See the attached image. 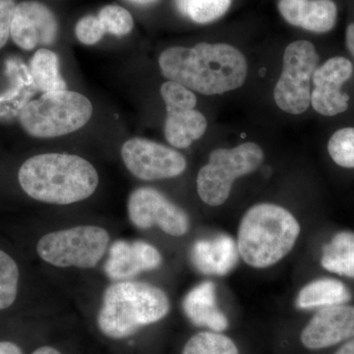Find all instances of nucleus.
<instances>
[{
    "label": "nucleus",
    "instance_id": "nucleus-8",
    "mask_svg": "<svg viewBox=\"0 0 354 354\" xmlns=\"http://www.w3.org/2000/svg\"><path fill=\"white\" fill-rule=\"evenodd\" d=\"M319 62L315 46L300 39L286 46L283 72L274 91L277 106L285 113L301 114L311 104L310 81Z\"/></svg>",
    "mask_w": 354,
    "mask_h": 354
},
{
    "label": "nucleus",
    "instance_id": "nucleus-9",
    "mask_svg": "<svg viewBox=\"0 0 354 354\" xmlns=\"http://www.w3.org/2000/svg\"><path fill=\"white\" fill-rule=\"evenodd\" d=\"M121 158L133 176L147 181L180 176L187 165L180 153L144 138L125 142L121 148Z\"/></svg>",
    "mask_w": 354,
    "mask_h": 354
},
{
    "label": "nucleus",
    "instance_id": "nucleus-2",
    "mask_svg": "<svg viewBox=\"0 0 354 354\" xmlns=\"http://www.w3.org/2000/svg\"><path fill=\"white\" fill-rule=\"evenodd\" d=\"M19 183L28 196L48 204L69 205L94 194L99 174L85 158L68 153H41L20 167Z\"/></svg>",
    "mask_w": 354,
    "mask_h": 354
},
{
    "label": "nucleus",
    "instance_id": "nucleus-15",
    "mask_svg": "<svg viewBox=\"0 0 354 354\" xmlns=\"http://www.w3.org/2000/svg\"><path fill=\"white\" fill-rule=\"evenodd\" d=\"M278 8L288 24L317 34L330 32L337 23L333 0H279Z\"/></svg>",
    "mask_w": 354,
    "mask_h": 354
},
{
    "label": "nucleus",
    "instance_id": "nucleus-17",
    "mask_svg": "<svg viewBox=\"0 0 354 354\" xmlns=\"http://www.w3.org/2000/svg\"><path fill=\"white\" fill-rule=\"evenodd\" d=\"M6 73L10 79V87L0 95V120L19 118L22 109L39 90L31 75V72L16 57L9 58L6 62Z\"/></svg>",
    "mask_w": 354,
    "mask_h": 354
},
{
    "label": "nucleus",
    "instance_id": "nucleus-32",
    "mask_svg": "<svg viewBox=\"0 0 354 354\" xmlns=\"http://www.w3.org/2000/svg\"><path fill=\"white\" fill-rule=\"evenodd\" d=\"M346 41L348 50L354 57V23L348 26L346 32Z\"/></svg>",
    "mask_w": 354,
    "mask_h": 354
},
{
    "label": "nucleus",
    "instance_id": "nucleus-30",
    "mask_svg": "<svg viewBox=\"0 0 354 354\" xmlns=\"http://www.w3.org/2000/svg\"><path fill=\"white\" fill-rule=\"evenodd\" d=\"M15 7V0H0V48L6 46L10 37Z\"/></svg>",
    "mask_w": 354,
    "mask_h": 354
},
{
    "label": "nucleus",
    "instance_id": "nucleus-13",
    "mask_svg": "<svg viewBox=\"0 0 354 354\" xmlns=\"http://www.w3.org/2000/svg\"><path fill=\"white\" fill-rule=\"evenodd\" d=\"M58 32L57 18L50 8L38 1H23L14 11L11 38L24 50L50 46Z\"/></svg>",
    "mask_w": 354,
    "mask_h": 354
},
{
    "label": "nucleus",
    "instance_id": "nucleus-25",
    "mask_svg": "<svg viewBox=\"0 0 354 354\" xmlns=\"http://www.w3.org/2000/svg\"><path fill=\"white\" fill-rule=\"evenodd\" d=\"M19 269L15 261L0 250V311L7 309L17 297Z\"/></svg>",
    "mask_w": 354,
    "mask_h": 354
},
{
    "label": "nucleus",
    "instance_id": "nucleus-29",
    "mask_svg": "<svg viewBox=\"0 0 354 354\" xmlns=\"http://www.w3.org/2000/svg\"><path fill=\"white\" fill-rule=\"evenodd\" d=\"M104 26H102L99 17L88 15L81 18L77 22L75 34L77 39L84 44L93 46L101 41L104 35L106 34Z\"/></svg>",
    "mask_w": 354,
    "mask_h": 354
},
{
    "label": "nucleus",
    "instance_id": "nucleus-22",
    "mask_svg": "<svg viewBox=\"0 0 354 354\" xmlns=\"http://www.w3.org/2000/svg\"><path fill=\"white\" fill-rule=\"evenodd\" d=\"M30 72L37 87L43 93L67 90L66 83L60 75L59 59L53 50H37L30 62Z\"/></svg>",
    "mask_w": 354,
    "mask_h": 354
},
{
    "label": "nucleus",
    "instance_id": "nucleus-16",
    "mask_svg": "<svg viewBox=\"0 0 354 354\" xmlns=\"http://www.w3.org/2000/svg\"><path fill=\"white\" fill-rule=\"evenodd\" d=\"M239 255L234 239L221 234L215 239L198 241L193 246L191 259L203 274L225 276L236 266Z\"/></svg>",
    "mask_w": 354,
    "mask_h": 354
},
{
    "label": "nucleus",
    "instance_id": "nucleus-10",
    "mask_svg": "<svg viewBox=\"0 0 354 354\" xmlns=\"http://www.w3.org/2000/svg\"><path fill=\"white\" fill-rule=\"evenodd\" d=\"M128 215L135 227L147 230L158 225L171 236H183L189 230V216L160 191L142 187L128 199Z\"/></svg>",
    "mask_w": 354,
    "mask_h": 354
},
{
    "label": "nucleus",
    "instance_id": "nucleus-1",
    "mask_svg": "<svg viewBox=\"0 0 354 354\" xmlns=\"http://www.w3.org/2000/svg\"><path fill=\"white\" fill-rule=\"evenodd\" d=\"M162 73L199 94L220 95L245 82L247 62L241 51L227 44H198L193 48L172 46L158 58Z\"/></svg>",
    "mask_w": 354,
    "mask_h": 354
},
{
    "label": "nucleus",
    "instance_id": "nucleus-26",
    "mask_svg": "<svg viewBox=\"0 0 354 354\" xmlns=\"http://www.w3.org/2000/svg\"><path fill=\"white\" fill-rule=\"evenodd\" d=\"M328 152L339 167L354 169V127L335 132L328 143Z\"/></svg>",
    "mask_w": 354,
    "mask_h": 354
},
{
    "label": "nucleus",
    "instance_id": "nucleus-21",
    "mask_svg": "<svg viewBox=\"0 0 354 354\" xmlns=\"http://www.w3.org/2000/svg\"><path fill=\"white\" fill-rule=\"evenodd\" d=\"M321 265L327 271L354 279V232L335 234L324 246Z\"/></svg>",
    "mask_w": 354,
    "mask_h": 354
},
{
    "label": "nucleus",
    "instance_id": "nucleus-33",
    "mask_svg": "<svg viewBox=\"0 0 354 354\" xmlns=\"http://www.w3.org/2000/svg\"><path fill=\"white\" fill-rule=\"evenodd\" d=\"M335 354H354V337L346 341V344H342Z\"/></svg>",
    "mask_w": 354,
    "mask_h": 354
},
{
    "label": "nucleus",
    "instance_id": "nucleus-4",
    "mask_svg": "<svg viewBox=\"0 0 354 354\" xmlns=\"http://www.w3.org/2000/svg\"><path fill=\"white\" fill-rule=\"evenodd\" d=\"M169 309V297L157 286L121 281L106 288L97 325L109 339H127L141 328L164 319Z\"/></svg>",
    "mask_w": 354,
    "mask_h": 354
},
{
    "label": "nucleus",
    "instance_id": "nucleus-23",
    "mask_svg": "<svg viewBox=\"0 0 354 354\" xmlns=\"http://www.w3.org/2000/svg\"><path fill=\"white\" fill-rule=\"evenodd\" d=\"M184 17L197 24H209L220 19L232 6V0H174Z\"/></svg>",
    "mask_w": 354,
    "mask_h": 354
},
{
    "label": "nucleus",
    "instance_id": "nucleus-14",
    "mask_svg": "<svg viewBox=\"0 0 354 354\" xmlns=\"http://www.w3.org/2000/svg\"><path fill=\"white\" fill-rule=\"evenodd\" d=\"M162 260L158 249L145 241H118L109 248L104 272L114 281L130 279L140 272L158 269Z\"/></svg>",
    "mask_w": 354,
    "mask_h": 354
},
{
    "label": "nucleus",
    "instance_id": "nucleus-24",
    "mask_svg": "<svg viewBox=\"0 0 354 354\" xmlns=\"http://www.w3.org/2000/svg\"><path fill=\"white\" fill-rule=\"evenodd\" d=\"M183 354H239V351L227 335L216 332H200L188 339Z\"/></svg>",
    "mask_w": 354,
    "mask_h": 354
},
{
    "label": "nucleus",
    "instance_id": "nucleus-35",
    "mask_svg": "<svg viewBox=\"0 0 354 354\" xmlns=\"http://www.w3.org/2000/svg\"><path fill=\"white\" fill-rule=\"evenodd\" d=\"M130 1L140 4V6H148V4H152L153 2L157 1V0H130Z\"/></svg>",
    "mask_w": 354,
    "mask_h": 354
},
{
    "label": "nucleus",
    "instance_id": "nucleus-7",
    "mask_svg": "<svg viewBox=\"0 0 354 354\" xmlns=\"http://www.w3.org/2000/svg\"><path fill=\"white\" fill-rule=\"evenodd\" d=\"M109 239L104 228L82 225L44 235L37 251L44 262L55 267L90 269L102 260Z\"/></svg>",
    "mask_w": 354,
    "mask_h": 354
},
{
    "label": "nucleus",
    "instance_id": "nucleus-11",
    "mask_svg": "<svg viewBox=\"0 0 354 354\" xmlns=\"http://www.w3.org/2000/svg\"><path fill=\"white\" fill-rule=\"evenodd\" d=\"M353 64L346 58H330L316 68L312 80L311 104L314 111L324 116H335L348 109V95L342 92V86L353 75Z\"/></svg>",
    "mask_w": 354,
    "mask_h": 354
},
{
    "label": "nucleus",
    "instance_id": "nucleus-6",
    "mask_svg": "<svg viewBox=\"0 0 354 354\" xmlns=\"http://www.w3.org/2000/svg\"><path fill=\"white\" fill-rule=\"evenodd\" d=\"M264 153L252 142L232 149H216L209 155V162L200 169L197 191L203 202L209 206H221L227 201L232 184L239 177L259 169Z\"/></svg>",
    "mask_w": 354,
    "mask_h": 354
},
{
    "label": "nucleus",
    "instance_id": "nucleus-31",
    "mask_svg": "<svg viewBox=\"0 0 354 354\" xmlns=\"http://www.w3.org/2000/svg\"><path fill=\"white\" fill-rule=\"evenodd\" d=\"M0 354H23L17 344L11 342H0Z\"/></svg>",
    "mask_w": 354,
    "mask_h": 354
},
{
    "label": "nucleus",
    "instance_id": "nucleus-18",
    "mask_svg": "<svg viewBox=\"0 0 354 354\" xmlns=\"http://www.w3.org/2000/svg\"><path fill=\"white\" fill-rule=\"evenodd\" d=\"M183 310L194 325L216 333L227 329V318L216 305V286L212 281H205L190 290L184 298Z\"/></svg>",
    "mask_w": 354,
    "mask_h": 354
},
{
    "label": "nucleus",
    "instance_id": "nucleus-28",
    "mask_svg": "<svg viewBox=\"0 0 354 354\" xmlns=\"http://www.w3.org/2000/svg\"><path fill=\"white\" fill-rule=\"evenodd\" d=\"M167 111H188L194 109L197 104L196 95L181 84L167 81L160 88Z\"/></svg>",
    "mask_w": 354,
    "mask_h": 354
},
{
    "label": "nucleus",
    "instance_id": "nucleus-20",
    "mask_svg": "<svg viewBox=\"0 0 354 354\" xmlns=\"http://www.w3.org/2000/svg\"><path fill=\"white\" fill-rule=\"evenodd\" d=\"M351 293L339 279H319L304 286L298 293L297 308L310 310L324 308L349 301Z\"/></svg>",
    "mask_w": 354,
    "mask_h": 354
},
{
    "label": "nucleus",
    "instance_id": "nucleus-3",
    "mask_svg": "<svg viewBox=\"0 0 354 354\" xmlns=\"http://www.w3.org/2000/svg\"><path fill=\"white\" fill-rule=\"evenodd\" d=\"M299 234V223L290 211L278 205L258 204L242 218L237 248L247 265L264 269L283 259Z\"/></svg>",
    "mask_w": 354,
    "mask_h": 354
},
{
    "label": "nucleus",
    "instance_id": "nucleus-5",
    "mask_svg": "<svg viewBox=\"0 0 354 354\" xmlns=\"http://www.w3.org/2000/svg\"><path fill=\"white\" fill-rule=\"evenodd\" d=\"M92 102L73 91L44 93L26 104L19 114L21 127L36 138H55L85 127L92 118Z\"/></svg>",
    "mask_w": 354,
    "mask_h": 354
},
{
    "label": "nucleus",
    "instance_id": "nucleus-12",
    "mask_svg": "<svg viewBox=\"0 0 354 354\" xmlns=\"http://www.w3.org/2000/svg\"><path fill=\"white\" fill-rule=\"evenodd\" d=\"M354 337V306L324 307L305 326L300 341L311 351L328 348Z\"/></svg>",
    "mask_w": 354,
    "mask_h": 354
},
{
    "label": "nucleus",
    "instance_id": "nucleus-27",
    "mask_svg": "<svg viewBox=\"0 0 354 354\" xmlns=\"http://www.w3.org/2000/svg\"><path fill=\"white\" fill-rule=\"evenodd\" d=\"M100 21L106 32L115 36H125L132 31L134 20L127 9L120 6H106L100 11Z\"/></svg>",
    "mask_w": 354,
    "mask_h": 354
},
{
    "label": "nucleus",
    "instance_id": "nucleus-19",
    "mask_svg": "<svg viewBox=\"0 0 354 354\" xmlns=\"http://www.w3.org/2000/svg\"><path fill=\"white\" fill-rule=\"evenodd\" d=\"M206 130V118L196 109L167 111L165 136L174 148H188L193 142L201 138Z\"/></svg>",
    "mask_w": 354,
    "mask_h": 354
},
{
    "label": "nucleus",
    "instance_id": "nucleus-34",
    "mask_svg": "<svg viewBox=\"0 0 354 354\" xmlns=\"http://www.w3.org/2000/svg\"><path fill=\"white\" fill-rule=\"evenodd\" d=\"M32 354H62L58 349L53 348V346H41L36 349Z\"/></svg>",
    "mask_w": 354,
    "mask_h": 354
}]
</instances>
